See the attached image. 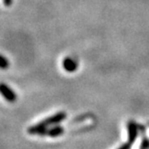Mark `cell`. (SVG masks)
<instances>
[{
  "instance_id": "6da1fadb",
  "label": "cell",
  "mask_w": 149,
  "mask_h": 149,
  "mask_svg": "<svg viewBox=\"0 0 149 149\" xmlns=\"http://www.w3.org/2000/svg\"><path fill=\"white\" fill-rule=\"evenodd\" d=\"M0 94L5 98L8 102L14 103L17 101V93L12 88L4 83H0Z\"/></svg>"
},
{
  "instance_id": "7a4b0ae2",
  "label": "cell",
  "mask_w": 149,
  "mask_h": 149,
  "mask_svg": "<svg viewBox=\"0 0 149 149\" xmlns=\"http://www.w3.org/2000/svg\"><path fill=\"white\" fill-rule=\"evenodd\" d=\"M65 117H66L65 113L61 112V113H56V115H54L52 116L47 117L46 119L42 120V123L47 127V126H49V125H54V124H57V123L63 121V120H64Z\"/></svg>"
},
{
  "instance_id": "3957f363",
  "label": "cell",
  "mask_w": 149,
  "mask_h": 149,
  "mask_svg": "<svg viewBox=\"0 0 149 149\" xmlns=\"http://www.w3.org/2000/svg\"><path fill=\"white\" fill-rule=\"evenodd\" d=\"M27 131L31 135H44V134H47L48 129H47L46 126L43 125L42 122H40L36 125H33V126H31V127H29Z\"/></svg>"
},
{
  "instance_id": "277c9868",
  "label": "cell",
  "mask_w": 149,
  "mask_h": 149,
  "mask_svg": "<svg viewBox=\"0 0 149 149\" xmlns=\"http://www.w3.org/2000/svg\"><path fill=\"white\" fill-rule=\"evenodd\" d=\"M63 66L66 71L73 72L77 69V63L71 58H65L63 62Z\"/></svg>"
},
{
  "instance_id": "5b68a950",
  "label": "cell",
  "mask_w": 149,
  "mask_h": 149,
  "mask_svg": "<svg viewBox=\"0 0 149 149\" xmlns=\"http://www.w3.org/2000/svg\"><path fill=\"white\" fill-rule=\"evenodd\" d=\"M128 133H129V143H133L138 135V127L134 122H130L128 124Z\"/></svg>"
},
{
  "instance_id": "8992f818",
  "label": "cell",
  "mask_w": 149,
  "mask_h": 149,
  "mask_svg": "<svg viewBox=\"0 0 149 149\" xmlns=\"http://www.w3.org/2000/svg\"><path fill=\"white\" fill-rule=\"evenodd\" d=\"M63 133H64V128L62 126H55L52 129H48L47 135H49L50 137H58V136L62 135Z\"/></svg>"
},
{
  "instance_id": "52a82bcc",
  "label": "cell",
  "mask_w": 149,
  "mask_h": 149,
  "mask_svg": "<svg viewBox=\"0 0 149 149\" xmlns=\"http://www.w3.org/2000/svg\"><path fill=\"white\" fill-rule=\"evenodd\" d=\"M9 65H10V63H9L8 59L0 54V69H7Z\"/></svg>"
},
{
  "instance_id": "ba28073f",
  "label": "cell",
  "mask_w": 149,
  "mask_h": 149,
  "mask_svg": "<svg viewBox=\"0 0 149 149\" xmlns=\"http://www.w3.org/2000/svg\"><path fill=\"white\" fill-rule=\"evenodd\" d=\"M3 3H4L6 7H10L13 3V0H3Z\"/></svg>"
},
{
  "instance_id": "9c48e42d",
  "label": "cell",
  "mask_w": 149,
  "mask_h": 149,
  "mask_svg": "<svg viewBox=\"0 0 149 149\" xmlns=\"http://www.w3.org/2000/svg\"><path fill=\"white\" fill-rule=\"evenodd\" d=\"M130 147V144L129 143H126L125 145H123V146H121L119 149H129Z\"/></svg>"
}]
</instances>
